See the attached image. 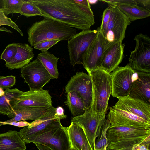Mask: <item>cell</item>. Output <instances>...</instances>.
<instances>
[{
	"label": "cell",
	"mask_w": 150,
	"mask_h": 150,
	"mask_svg": "<svg viewBox=\"0 0 150 150\" xmlns=\"http://www.w3.org/2000/svg\"><path fill=\"white\" fill-rule=\"evenodd\" d=\"M44 18H51L82 30H90L95 23L94 16L81 8L74 0H30Z\"/></svg>",
	"instance_id": "cell-1"
},
{
	"label": "cell",
	"mask_w": 150,
	"mask_h": 150,
	"mask_svg": "<svg viewBox=\"0 0 150 150\" xmlns=\"http://www.w3.org/2000/svg\"><path fill=\"white\" fill-rule=\"evenodd\" d=\"M6 25L9 26L17 31L22 36L23 34L19 27L10 18L6 16L1 8H0V31H3L11 33V30L6 28L4 27H1L2 25Z\"/></svg>",
	"instance_id": "cell-31"
},
{
	"label": "cell",
	"mask_w": 150,
	"mask_h": 150,
	"mask_svg": "<svg viewBox=\"0 0 150 150\" xmlns=\"http://www.w3.org/2000/svg\"><path fill=\"white\" fill-rule=\"evenodd\" d=\"M4 92L0 96V114L12 118L15 116L14 108L23 92L17 88L6 89Z\"/></svg>",
	"instance_id": "cell-21"
},
{
	"label": "cell",
	"mask_w": 150,
	"mask_h": 150,
	"mask_svg": "<svg viewBox=\"0 0 150 150\" xmlns=\"http://www.w3.org/2000/svg\"><path fill=\"white\" fill-rule=\"evenodd\" d=\"M21 76L29 87L30 90L43 89L52 79L40 61L36 58L21 69Z\"/></svg>",
	"instance_id": "cell-9"
},
{
	"label": "cell",
	"mask_w": 150,
	"mask_h": 150,
	"mask_svg": "<svg viewBox=\"0 0 150 150\" xmlns=\"http://www.w3.org/2000/svg\"><path fill=\"white\" fill-rule=\"evenodd\" d=\"M70 150H77L76 149H75L73 147H71V149H70Z\"/></svg>",
	"instance_id": "cell-45"
},
{
	"label": "cell",
	"mask_w": 150,
	"mask_h": 150,
	"mask_svg": "<svg viewBox=\"0 0 150 150\" xmlns=\"http://www.w3.org/2000/svg\"><path fill=\"white\" fill-rule=\"evenodd\" d=\"M77 33V29L57 21L44 18L36 22L28 29V40L31 46L50 40L68 41Z\"/></svg>",
	"instance_id": "cell-2"
},
{
	"label": "cell",
	"mask_w": 150,
	"mask_h": 150,
	"mask_svg": "<svg viewBox=\"0 0 150 150\" xmlns=\"http://www.w3.org/2000/svg\"><path fill=\"white\" fill-rule=\"evenodd\" d=\"M134 40L136 46L131 52L128 64L135 71L150 73V38L140 33Z\"/></svg>",
	"instance_id": "cell-8"
},
{
	"label": "cell",
	"mask_w": 150,
	"mask_h": 150,
	"mask_svg": "<svg viewBox=\"0 0 150 150\" xmlns=\"http://www.w3.org/2000/svg\"><path fill=\"white\" fill-rule=\"evenodd\" d=\"M30 124V123L24 120V121H19L18 122H11L8 124L9 125L19 127H25L29 125Z\"/></svg>",
	"instance_id": "cell-39"
},
{
	"label": "cell",
	"mask_w": 150,
	"mask_h": 150,
	"mask_svg": "<svg viewBox=\"0 0 150 150\" xmlns=\"http://www.w3.org/2000/svg\"><path fill=\"white\" fill-rule=\"evenodd\" d=\"M67 128L71 147L77 150H92L82 128L73 122Z\"/></svg>",
	"instance_id": "cell-23"
},
{
	"label": "cell",
	"mask_w": 150,
	"mask_h": 150,
	"mask_svg": "<svg viewBox=\"0 0 150 150\" xmlns=\"http://www.w3.org/2000/svg\"><path fill=\"white\" fill-rule=\"evenodd\" d=\"M2 3V0H0V8H1Z\"/></svg>",
	"instance_id": "cell-44"
},
{
	"label": "cell",
	"mask_w": 150,
	"mask_h": 150,
	"mask_svg": "<svg viewBox=\"0 0 150 150\" xmlns=\"http://www.w3.org/2000/svg\"><path fill=\"white\" fill-rule=\"evenodd\" d=\"M150 136V129L124 127L109 128L106 132L111 150H131L135 144H140Z\"/></svg>",
	"instance_id": "cell-4"
},
{
	"label": "cell",
	"mask_w": 150,
	"mask_h": 150,
	"mask_svg": "<svg viewBox=\"0 0 150 150\" xmlns=\"http://www.w3.org/2000/svg\"><path fill=\"white\" fill-rule=\"evenodd\" d=\"M26 144L18 132L9 130L0 134V150H26Z\"/></svg>",
	"instance_id": "cell-24"
},
{
	"label": "cell",
	"mask_w": 150,
	"mask_h": 150,
	"mask_svg": "<svg viewBox=\"0 0 150 150\" xmlns=\"http://www.w3.org/2000/svg\"><path fill=\"white\" fill-rule=\"evenodd\" d=\"M114 106L150 122V105L129 96L118 98Z\"/></svg>",
	"instance_id": "cell-17"
},
{
	"label": "cell",
	"mask_w": 150,
	"mask_h": 150,
	"mask_svg": "<svg viewBox=\"0 0 150 150\" xmlns=\"http://www.w3.org/2000/svg\"><path fill=\"white\" fill-rule=\"evenodd\" d=\"M86 71L90 76L92 83L91 104L95 106L98 114L106 115L112 92L110 74L101 67Z\"/></svg>",
	"instance_id": "cell-5"
},
{
	"label": "cell",
	"mask_w": 150,
	"mask_h": 150,
	"mask_svg": "<svg viewBox=\"0 0 150 150\" xmlns=\"http://www.w3.org/2000/svg\"><path fill=\"white\" fill-rule=\"evenodd\" d=\"M59 41V40H53L41 42L35 45L34 46V48L42 52L48 51V49Z\"/></svg>",
	"instance_id": "cell-33"
},
{
	"label": "cell",
	"mask_w": 150,
	"mask_h": 150,
	"mask_svg": "<svg viewBox=\"0 0 150 150\" xmlns=\"http://www.w3.org/2000/svg\"><path fill=\"white\" fill-rule=\"evenodd\" d=\"M24 0H2L1 9L6 16L10 14L21 13Z\"/></svg>",
	"instance_id": "cell-28"
},
{
	"label": "cell",
	"mask_w": 150,
	"mask_h": 150,
	"mask_svg": "<svg viewBox=\"0 0 150 150\" xmlns=\"http://www.w3.org/2000/svg\"><path fill=\"white\" fill-rule=\"evenodd\" d=\"M135 72L128 64L123 67H118L110 73L112 97L118 98L129 95Z\"/></svg>",
	"instance_id": "cell-12"
},
{
	"label": "cell",
	"mask_w": 150,
	"mask_h": 150,
	"mask_svg": "<svg viewBox=\"0 0 150 150\" xmlns=\"http://www.w3.org/2000/svg\"><path fill=\"white\" fill-rule=\"evenodd\" d=\"M98 34L82 56L83 65L86 70L100 67L104 52V39L99 27Z\"/></svg>",
	"instance_id": "cell-15"
},
{
	"label": "cell",
	"mask_w": 150,
	"mask_h": 150,
	"mask_svg": "<svg viewBox=\"0 0 150 150\" xmlns=\"http://www.w3.org/2000/svg\"><path fill=\"white\" fill-rule=\"evenodd\" d=\"M131 21L149 17L150 11L138 5H121L117 6Z\"/></svg>",
	"instance_id": "cell-27"
},
{
	"label": "cell",
	"mask_w": 150,
	"mask_h": 150,
	"mask_svg": "<svg viewBox=\"0 0 150 150\" xmlns=\"http://www.w3.org/2000/svg\"><path fill=\"white\" fill-rule=\"evenodd\" d=\"M35 144L39 150H52L50 149L44 145L38 143Z\"/></svg>",
	"instance_id": "cell-41"
},
{
	"label": "cell",
	"mask_w": 150,
	"mask_h": 150,
	"mask_svg": "<svg viewBox=\"0 0 150 150\" xmlns=\"http://www.w3.org/2000/svg\"><path fill=\"white\" fill-rule=\"evenodd\" d=\"M16 45L17 52L15 56L5 65L10 70L21 68L29 63L34 57L33 49L28 44L18 43Z\"/></svg>",
	"instance_id": "cell-20"
},
{
	"label": "cell",
	"mask_w": 150,
	"mask_h": 150,
	"mask_svg": "<svg viewBox=\"0 0 150 150\" xmlns=\"http://www.w3.org/2000/svg\"><path fill=\"white\" fill-rule=\"evenodd\" d=\"M56 108L53 106L49 108L40 117L20 130L18 133L24 142L38 135L62 126L60 120L66 118L67 116L58 115Z\"/></svg>",
	"instance_id": "cell-6"
},
{
	"label": "cell",
	"mask_w": 150,
	"mask_h": 150,
	"mask_svg": "<svg viewBox=\"0 0 150 150\" xmlns=\"http://www.w3.org/2000/svg\"><path fill=\"white\" fill-rule=\"evenodd\" d=\"M97 34V29L82 30L68 41L67 48L71 65L74 67L76 64L83 65L82 56Z\"/></svg>",
	"instance_id": "cell-11"
},
{
	"label": "cell",
	"mask_w": 150,
	"mask_h": 150,
	"mask_svg": "<svg viewBox=\"0 0 150 150\" xmlns=\"http://www.w3.org/2000/svg\"><path fill=\"white\" fill-rule=\"evenodd\" d=\"M16 83V77L13 75L6 76H0V87L3 89H9Z\"/></svg>",
	"instance_id": "cell-34"
},
{
	"label": "cell",
	"mask_w": 150,
	"mask_h": 150,
	"mask_svg": "<svg viewBox=\"0 0 150 150\" xmlns=\"http://www.w3.org/2000/svg\"><path fill=\"white\" fill-rule=\"evenodd\" d=\"M17 52L16 43H13L8 44L2 53L0 59L4 60L7 63L13 58Z\"/></svg>",
	"instance_id": "cell-32"
},
{
	"label": "cell",
	"mask_w": 150,
	"mask_h": 150,
	"mask_svg": "<svg viewBox=\"0 0 150 150\" xmlns=\"http://www.w3.org/2000/svg\"><path fill=\"white\" fill-rule=\"evenodd\" d=\"M106 115L98 114L91 105L81 115L72 118L73 122L83 129L92 150H94L96 139L101 133Z\"/></svg>",
	"instance_id": "cell-7"
},
{
	"label": "cell",
	"mask_w": 150,
	"mask_h": 150,
	"mask_svg": "<svg viewBox=\"0 0 150 150\" xmlns=\"http://www.w3.org/2000/svg\"><path fill=\"white\" fill-rule=\"evenodd\" d=\"M74 0L84 11L89 15L94 16L93 13L91 9L90 4L88 0Z\"/></svg>",
	"instance_id": "cell-36"
},
{
	"label": "cell",
	"mask_w": 150,
	"mask_h": 150,
	"mask_svg": "<svg viewBox=\"0 0 150 150\" xmlns=\"http://www.w3.org/2000/svg\"><path fill=\"white\" fill-rule=\"evenodd\" d=\"M65 92L75 91L82 99L85 110L89 108L92 103V86L90 75L83 71L77 72L71 77L65 86Z\"/></svg>",
	"instance_id": "cell-13"
},
{
	"label": "cell",
	"mask_w": 150,
	"mask_h": 150,
	"mask_svg": "<svg viewBox=\"0 0 150 150\" xmlns=\"http://www.w3.org/2000/svg\"><path fill=\"white\" fill-rule=\"evenodd\" d=\"M99 1L115 6L121 5H137L136 0H101Z\"/></svg>",
	"instance_id": "cell-35"
},
{
	"label": "cell",
	"mask_w": 150,
	"mask_h": 150,
	"mask_svg": "<svg viewBox=\"0 0 150 150\" xmlns=\"http://www.w3.org/2000/svg\"><path fill=\"white\" fill-rule=\"evenodd\" d=\"M137 5L150 11V0H136Z\"/></svg>",
	"instance_id": "cell-38"
},
{
	"label": "cell",
	"mask_w": 150,
	"mask_h": 150,
	"mask_svg": "<svg viewBox=\"0 0 150 150\" xmlns=\"http://www.w3.org/2000/svg\"><path fill=\"white\" fill-rule=\"evenodd\" d=\"M20 14L27 17L36 16H42L40 10L30 0H24L21 6Z\"/></svg>",
	"instance_id": "cell-30"
},
{
	"label": "cell",
	"mask_w": 150,
	"mask_h": 150,
	"mask_svg": "<svg viewBox=\"0 0 150 150\" xmlns=\"http://www.w3.org/2000/svg\"><path fill=\"white\" fill-rule=\"evenodd\" d=\"M4 92L2 88L0 87V96H1L4 94Z\"/></svg>",
	"instance_id": "cell-43"
},
{
	"label": "cell",
	"mask_w": 150,
	"mask_h": 150,
	"mask_svg": "<svg viewBox=\"0 0 150 150\" xmlns=\"http://www.w3.org/2000/svg\"><path fill=\"white\" fill-rule=\"evenodd\" d=\"M37 58L50 74L52 79L58 78L59 73L57 64L59 57L47 51L39 53Z\"/></svg>",
	"instance_id": "cell-25"
},
{
	"label": "cell",
	"mask_w": 150,
	"mask_h": 150,
	"mask_svg": "<svg viewBox=\"0 0 150 150\" xmlns=\"http://www.w3.org/2000/svg\"><path fill=\"white\" fill-rule=\"evenodd\" d=\"M109 109L107 118L110 122L109 128L124 127L150 129V122L114 106L110 107Z\"/></svg>",
	"instance_id": "cell-14"
},
{
	"label": "cell",
	"mask_w": 150,
	"mask_h": 150,
	"mask_svg": "<svg viewBox=\"0 0 150 150\" xmlns=\"http://www.w3.org/2000/svg\"><path fill=\"white\" fill-rule=\"evenodd\" d=\"M25 143L42 144L52 150H70L71 148L67 128L62 126L38 135Z\"/></svg>",
	"instance_id": "cell-10"
},
{
	"label": "cell",
	"mask_w": 150,
	"mask_h": 150,
	"mask_svg": "<svg viewBox=\"0 0 150 150\" xmlns=\"http://www.w3.org/2000/svg\"><path fill=\"white\" fill-rule=\"evenodd\" d=\"M129 96L150 105V73L135 71Z\"/></svg>",
	"instance_id": "cell-18"
},
{
	"label": "cell",
	"mask_w": 150,
	"mask_h": 150,
	"mask_svg": "<svg viewBox=\"0 0 150 150\" xmlns=\"http://www.w3.org/2000/svg\"><path fill=\"white\" fill-rule=\"evenodd\" d=\"M124 46L122 42H117L105 50L100 67L110 73L116 69L123 58Z\"/></svg>",
	"instance_id": "cell-19"
},
{
	"label": "cell",
	"mask_w": 150,
	"mask_h": 150,
	"mask_svg": "<svg viewBox=\"0 0 150 150\" xmlns=\"http://www.w3.org/2000/svg\"><path fill=\"white\" fill-rule=\"evenodd\" d=\"M106 150H110V149H106Z\"/></svg>",
	"instance_id": "cell-46"
},
{
	"label": "cell",
	"mask_w": 150,
	"mask_h": 150,
	"mask_svg": "<svg viewBox=\"0 0 150 150\" xmlns=\"http://www.w3.org/2000/svg\"><path fill=\"white\" fill-rule=\"evenodd\" d=\"M98 1V0H88L89 4H93L97 3Z\"/></svg>",
	"instance_id": "cell-42"
},
{
	"label": "cell",
	"mask_w": 150,
	"mask_h": 150,
	"mask_svg": "<svg viewBox=\"0 0 150 150\" xmlns=\"http://www.w3.org/2000/svg\"><path fill=\"white\" fill-rule=\"evenodd\" d=\"M52 106L49 91L43 89L23 92L20 97L16 107H42L47 108Z\"/></svg>",
	"instance_id": "cell-16"
},
{
	"label": "cell",
	"mask_w": 150,
	"mask_h": 150,
	"mask_svg": "<svg viewBox=\"0 0 150 150\" xmlns=\"http://www.w3.org/2000/svg\"><path fill=\"white\" fill-rule=\"evenodd\" d=\"M131 23L117 6L109 5L104 10L99 27L104 39V51L116 43L122 42Z\"/></svg>",
	"instance_id": "cell-3"
},
{
	"label": "cell",
	"mask_w": 150,
	"mask_h": 150,
	"mask_svg": "<svg viewBox=\"0 0 150 150\" xmlns=\"http://www.w3.org/2000/svg\"><path fill=\"white\" fill-rule=\"evenodd\" d=\"M48 108H46L16 107L14 108L15 116L10 120L0 121V126L25 120H36L44 114Z\"/></svg>",
	"instance_id": "cell-22"
},
{
	"label": "cell",
	"mask_w": 150,
	"mask_h": 150,
	"mask_svg": "<svg viewBox=\"0 0 150 150\" xmlns=\"http://www.w3.org/2000/svg\"><path fill=\"white\" fill-rule=\"evenodd\" d=\"M65 104L69 108L73 117L82 115L85 112L82 99L77 92H69L66 95Z\"/></svg>",
	"instance_id": "cell-26"
},
{
	"label": "cell",
	"mask_w": 150,
	"mask_h": 150,
	"mask_svg": "<svg viewBox=\"0 0 150 150\" xmlns=\"http://www.w3.org/2000/svg\"><path fill=\"white\" fill-rule=\"evenodd\" d=\"M150 136L140 144H135L133 146L131 150H150Z\"/></svg>",
	"instance_id": "cell-37"
},
{
	"label": "cell",
	"mask_w": 150,
	"mask_h": 150,
	"mask_svg": "<svg viewBox=\"0 0 150 150\" xmlns=\"http://www.w3.org/2000/svg\"><path fill=\"white\" fill-rule=\"evenodd\" d=\"M56 114L59 116H64L66 115L64 114V110L61 106H59L56 108Z\"/></svg>",
	"instance_id": "cell-40"
},
{
	"label": "cell",
	"mask_w": 150,
	"mask_h": 150,
	"mask_svg": "<svg viewBox=\"0 0 150 150\" xmlns=\"http://www.w3.org/2000/svg\"><path fill=\"white\" fill-rule=\"evenodd\" d=\"M110 125L109 121L107 119H105L102 127L100 134L95 141V146L94 150H106L108 144L106 137V132Z\"/></svg>",
	"instance_id": "cell-29"
}]
</instances>
